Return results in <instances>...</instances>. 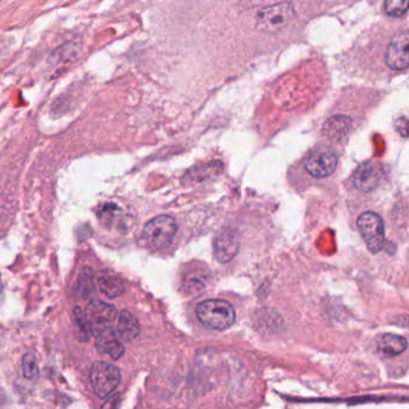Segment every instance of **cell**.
Segmentation results:
<instances>
[{"label": "cell", "instance_id": "cell-16", "mask_svg": "<svg viewBox=\"0 0 409 409\" xmlns=\"http://www.w3.org/2000/svg\"><path fill=\"white\" fill-rule=\"evenodd\" d=\"M209 273L203 271V270H195L190 274H187L184 281V287H185L187 293H200V291L207 287V280H208Z\"/></svg>", "mask_w": 409, "mask_h": 409}, {"label": "cell", "instance_id": "cell-14", "mask_svg": "<svg viewBox=\"0 0 409 409\" xmlns=\"http://www.w3.org/2000/svg\"><path fill=\"white\" fill-rule=\"evenodd\" d=\"M98 284L100 292L107 297H116L125 292V286L119 276L111 271H100L98 274Z\"/></svg>", "mask_w": 409, "mask_h": 409}, {"label": "cell", "instance_id": "cell-1", "mask_svg": "<svg viewBox=\"0 0 409 409\" xmlns=\"http://www.w3.org/2000/svg\"><path fill=\"white\" fill-rule=\"evenodd\" d=\"M196 315L203 326L213 331H226L235 322L234 307L221 299H210L198 304Z\"/></svg>", "mask_w": 409, "mask_h": 409}, {"label": "cell", "instance_id": "cell-2", "mask_svg": "<svg viewBox=\"0 0 409 409\" xmlns=\"http://www.w3.org/2000/svg\"><path fill=\"white\" fill-rule=\"evenodd\" d=\"M294 17V5L289 1H281L260 10L256 17V28L260 33H279L293 21Z\"/></svg>", "mask_w": 409, "mask_h": 409}, {"label": "cell", "instance_id": "cell-15", "mask_svg": "<svg viewBox=\"0 0 409 409\" xmlns=\"http://www.w3.org/2000/svg\"><path fill=\"white\" fill-rule=\"evenodd\" d=\"M377 348L383 357L392 358L405 352L407 348V339L399 335H383L377 344Z\"/></svg>", "mask_w": 409, "mask_h": 409}, {"label": "cell", "instance_id": "cell-20", "mask_svg": "<svg viewBox=\"0 0 409 409\" xmlns=\"http://www.w3.org/2000/svg\"><path fill=\"white\" fill-rule=\"evenodd\" d=\"M409 0H386L384 10L391 17H402L407 14Z\"/></svg>", "mask_w": 409, "mask_h": 409}, {"label": "cell", "instance_id": "cell-17", "mask_svg": "<svg viewBox=\"0 0 409 409\" xmlns=\"http://www.w3.org/2000/svg\"><path fill=\"white\" fill-rule=\"evenodd\" d=\"M78 291L82 294L84 299L90 297L95 291V284H94V273L90 268H84L79 273L78 276Z\"/></svg>", "mask_w": 409, "mask_h": 409}, {"label": "cell", "instance_id": "cell-6", "mask_svg": "<svg viewBox=\"0 0 409 409\" xmlns=\"http://www.w3.org/2000/svg\"><path fill=\"white\" fill-rule=\"evenodd\" d=\"M85 317L90 333L98 336L108 331H113V326L116 321V307L100 300L92 302L85 310Z\"/></svg>", "mask_w": 409, "mask_h": 409}, {"label": "cell", "instance_id": "cell-4", "mask_svg": "<svg viewBox=\"0 0 409 409\" xmlns=\"http://www.w3.org/2000/svg\"><path fill=\"white\" fill-rule=\"evenodd\" d=\"M121 375L119 368L112 364L98 361L94 364L90 370V383L95 394L106 399L116 390L120 384Z\"/></svg>", "mask_w": 409, "mask_h": 409}, {"label": "cell", "instance_id": "cell-5", "mask_svg": "<svg viewBox=\"0 0 409 409\" xmlns=\"http://www.w3.org/2000/svg\"><path fill=\"white\" fill-rule=\"evenodd\" d=\"M359 231L361 233L364 242L368 245V251L378 253L383 249L386 242L384 223L379 215L373 211H366L358 219Z\"/></svg>", "mask_w": 409, "mask_h": 409}, {"label": "cell", "instance_id": "cell-13", "mask_svg": "<svg viewBox=\"0 0 409 409\" xmlns=\"http://www.w3.org/2000/svg\"><path fill=\"white\" fill-rule=\"evenodd\" d=\"M95 347L98 349V352L101 354H107L108 357L113 360L120 359L125 352L123 344L116 339L114 331H108V333L96 336Z\"/></svg>", "mask_w": 409, "mask_h": 409}, {"label": "cell", "instance_id": "cell-3", "mask_svg": "<svg viewBox=\"0 0 409 409\" xmlns=\"http://www.w3.org/2000/svg\"><path fill=\"white\" fill-rule=\"evenodd\" d=\"M177 229L176 220L168 215H161L147 222L142 237L148 247L160 250L171 245Z\"/></svg>", "mask_w": 409, "mask_h": 409}, {"label": "cell", "instance_id": "cell-9", "mask_svg": "<svg viewBox=\"0 0 409 409\" xmlns=\"http://www.w3.org/2000/svg\"><path fill=\"white\" fill-rule=\"evenodd\" d=\"M384 178V169L377 161H366L361 163L353 173L354 185L363 192H370L379 186Z\"/></svg>", "mask_w": 409, "mask_h": 409}, {"label": "cell", "instance_id": "cell-21", "mask_svg": "<svg viewBox=\"0 0 409 409\" xmlns=\"http://www.w3.org/2000/svg\"><path fill=\"white\" fill-rule=\"evenodd\" d=\"M396 129L403 137H407V119L405 116L396 121Z\"/></svg>", "mask_w": 409, "mask_h": 409}, {"label": "cell", "instance_id": "cell-19", "mask_svg": "<svg viewBox=\"0 0 409 409\" xmlns=\"http://www.w3.org/2000/svg\"><path fill=\"white\" fill-rule=\"evenodd\" d=\"M22 368H23V375L27 379L34 381L39 377V365H37L36 355L32 350L23 355L22 360Z\"/></svg>", "mask_w": 409, "mask_h": 409}, {"label": "cell", "instance_id": "cell-18", "mask_svg": "<svg viewBox=\"0 0 409 409\" xmlns=\"http://www.w3.org/2000/svg\"><path fill=\"white\" fill-rule=\"evenodd\" d=\"M74 326H76L77 331H78V339L81 341H88L92 333H90V328H89L87 317H85V313L82 311V308L74 307Z\"/></svg>", "mask_w": 409, "mask_h": 409}, {"label": "cell", "instance_id": "cell-7", "mask_svg": "<svg viewBox=\"0 0 409 409\" xmlns=\"http://www.w3.org/2000/svg\"><path fill=\"white\" fill-rule=\"evenodd\" d=\"M386 65L394 70H406L409 65V34L401 30L392 36L386 54Z\"/></svg>", "mask_w": 409, "mask_h": 409}, {"label": "cell", "instance_id": "cell-8", "mask_svg": "<svg viewBox=\"0 0 409 409\" xmlns=\"http://www.w3.org/2000/svg\"><path fill=\"white\" fill-rule=\"evenodd\" d=\"M337 167V156L329 149L319 148L313 150L305 161L307 172L315 178H326L331 176Z\"/></svg>", "mask_w": 409, "mask_h": 409}, {"label": "cell", "instance_id": "cell-11", "mask_svg": "<svg viewBox=\"0 0 409 409\" xmlns=\"http://www.w3.org/2000/svg\"><path fill=\"white\" fill-rule=\"evenodd\" d=\"M352 129V119L346 116H331L323 126V134L331 142H341Z\"/></svg>", "mask_w": 409, "mask_h": 409}, {"label": "cell", "instance_id": "cell-10", "mask_svg": "<svg viewBox=\"0 0 409 409\" xmlns=\"http://www.w3.org/2000/svg\"><path fill=\"white\" fill-rule=\"evenodd\" d=\"M239 245L240 242L237 232L231 228H224L216 234L213 242L215 258L219 260L220 263H227L237 255Z\"/></svg>", "mask_w": 409, "mask_h": 409}, {"label": "cell", "instance_id": "cell-12", "mask_svg": "<svg viewBox=\"0 0 409 409\" xmlns=\"http://www.w3.org/2000/svg\"><path fill=\"white\" fill-rule=\"evenodd\" d=\"M116 322L118 335L123 341L132 342L140 336V323L131 312L121 311Z\"/></svg>", "mask_w": 409, "mask_h": 409}]
</instances>
